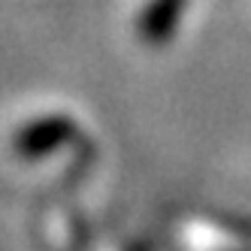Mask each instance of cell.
I'll return each mask as SVG.
<instances>
[{"label":"cell","mask_w":251,"mask_h":251,"mask_svg":"<svg viewBox=\"0 0 251 251\" xmlns=\"http://www.w3.org/2000/svg\"><path fill=\"white\" fill-rule=\"evenodd\" d=\"M79 136V127L70 115H43L37 121L25 124V127L15 130L12 136V149L19 157H43L64 149L67 142H73Z\"/></svg>","instance_id":"1"},{"label":"cell","mask_w":251,"mask_h":251,"mask_svg":"<svg viewBox=\"0 0 251 251\" xmlns=\"http://www.w3.org/2000/svg\"><path fill=\"white\" fill-rule=\"evenodd\" d=\"M185 0H151L139 15V33L149 43H164L176 30V22L182 15Z\"/></svg>","instance_id":"2"}]
</instances>
